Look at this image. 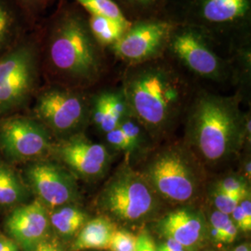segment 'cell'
Instances as JSON below:
<instances>
[{"label": "cell", "mask_w": 251, "mask_h": 251, "mask_svg": "<svg viewBox=\"0 0 251 251\" xmlns=\"http://www.w3.org/2000/svg\"><path fill=\"white\" fill-rule=\"evenodd\" d=\"M50 67L76 84H90L101 71L100 45L88 22L78 12L65 10L55 19L46 41Z\"/></svg>", "instance_id": "obj_1"}, {"label": "cell", "mask_w": 251, "mask_h": 251, "mask_svg": "<svg viewBox=\"0 0 251 251\" xmlns=\"http://www.w3.org/2000/svg\"><path fill=\"white\" fill-rule=\"evenodd\" d=\"M182 87L170 69L156 63L136 64L127 74L123 95L131 115L150 131L166 128L178 113Z\"/></svg>", "instance_id": "obj_2"}, {"label": "cell", "mask_w": 251, "mask_h": 251, "mask_svg": "<svg viewBox=\"0 0 251 251\" xmlns=\"http://www.w3.org/2000/svg\"><path fill=\"white\" fill-rule=\"evenodd\" d=\"M244 124L237 102L203 93L192 108L188 135L192 145L209 163L225 161L242 143Z\"/></svg>", "instance_id": "obj_3"}, {"label": "cell", "mask_w": 251, "mask_h": 251, "mask_svg": "<svg viewBox=\"0 0 251 251\" xmlns=\"http://www.w3.org/2000/svg\"><path fill=\"white\" fill-rule=\"evenodd\" d=\"M40 48L35 37L20 36L0 55V116L24 107L36 89Z\"/></svg>", "instance_id": "obj_4"}, {"label": "cell", "mask_w": 251, "mask_h": 251, "mask_svg": "<svg viewBox=\"0 0 251 251\" xmlns=\"http://www.w3.org/2000/svg\"><path fill=\"white\" fill-rule=\"evenodd\" d=\"M98 206L115 219L135 223L152 215L157 209V198L143 174L124 166L100 192Z\"/></svg>", "instance_id": "obj_5"}, {"label": "cell", "mask_w": 251, "mask_h": 251, "mask_svg": "<svg viewBox=\"0 0 251 251\" xmlns=\"http://www.w3.org/2000/svg\"><path fill=\"white\" fill-rule=\"evenodd\" d=\"M152 190L172 203H186L197 196L200 179L186 152L171 148L157 153L143 174Z\"/></svg>", "instance_id": "obj_6"}, {"label": "cell", "mask_w": 251, "mask_h": 251, "mask_svg": "<svg viewBox=\"0 0 251 251\" xmlns=\"http://www.w3.org/2000/svg\"><path fill=\"white\" fill-rule=\"evenodd\" d=\"M38 121L60 134L75 132L88 118V105L80 94L63 88H50L36 98Z\"/></svg>", "instance_id": "obj_7"}, {"label": "cell", "mask_w": 251, "mask_h": 251, "mask_svg": "<svg viewBox=\"0 0 251 251\" xmlns=\"http://www.w3.org/2000/svg\"><path fill=\"white\" fill-rule=\"evenodd\" d=\"M50 149V135L39 121L13 116L0 123V151L9 160H31L45 154Z\"/></svg>", "instance_id": "obj_8"}, {"label": "cell", "mask_w": 251, "mask_h": 251, "mask_svg": "<svg viewBox=\"0 0 251 251\" xmlns=\"http://www.w3.org/2000/svg\"><path fill=\"white\" fill-rule=\"evenodd\" d=\"M27 184L45 206H66L78 198L77 185L72 175L52 162L36 161L25 170Z\"/></svg>", "instance_id": "obj_9"}, {"label": "cell", "mask_w": 251, "mask_h": 251, "mask_svg": "<svg viewBox=\"0 0 251 251\" xmlns=\"http://www.w3.org/2000/svg\"><path fill=\"white\" fill-rule=\"evenodd\" d=\"M173 27L163 21H144L129 27L113 46L117 56L131 64L150 62L158 56L169 40Z\"/></svg>", "instance_id": "obj_10"}, {"label": "cell", "mask_w": 251, "mask_h": 251, "mask_svg": "<svg viewBox=\"0 0 251 251\" xmlns=\"http://www.w3.org/2000/svg\"><path fill=\"white\" fill-rule=\"evenodd\" d=\"M169 44L172 53L196 75L215 80L224 75L223 61L196 30L173 29Z\"/></svg>", "instance_id": "obj_11"}, {"label": "cell", "mask_w": 251, "mask_h": 251, "mask_svg": "<svg viewBox=\"0 0 251 251\" xmlns=\"http://www.w3.org/2000/svg\"><path fill=\"white\" fill-rule=\"evenodd\" d=\"M50 215L39 201L16 206L6 219L5 228L14 242L25 251H35L47 237Z\"/></svg>", "instance_id": "obj_12"}, {"label": "cell", "mask_w": 251, "mask_h": 251, "mask_svg": "<svg viewBox=\"0 0 251 251\" xmlns=\"http://www.w3.org/2000/svg\"><path fill=\"white\" fill-rule=\"evenodd\" d=\"M58 156L74 172L86 179L99 178L106 171L110 154L101 144L73 137L57 148Z\"/></svg>", "instance_id": "obj_13"}, {"label": "cell", "mask_w": 251, "mask_h": 251, "mask_svg": "<svg viewBox=\"0 0 251 251\" xmlns=\"http://www.w3.org/2000/svg\"><path fill=\"white\" fill-rule=\"evenodd\" d=\"M159 229L164 236L175 240L184 249L198 246L206 232L203 217L191 208H179L165 216L159 223Z\"/></svg>", "instance_id": "obj_14"}, {"label": "cell", "mask_w": 251, "mask_h": 251, "mask_svg": "<svg viewBox=\"0 0 251 251\" xmlns=\"http://www.w3.org/2000/svg\"><path fill=\"white\" fill-rule=\"evenodd\" d=\"M250 9V0H202L199 10L207 23L222 25L242 20Z\"/></svg>", "instance_id": "obj_15"}, {"label": "cell", "mask_w": 251, "mask_h": 251, "mask_svg": "<svg viewBox=\"0 0 251 251\" xmlns=\"http://www.w3.org/2000/svg\"><path fill=\"white\" fill-rule=\"evenodd\" d=\"M115 231L113 223L107 218L99 217L93 219L81 228L75 241L73 244L72 251L108 250L111 237Z\"/></svg>", "instance_id": "obj_16"}, {"label": "cell", "mask_w": 251, "mask_h": 251, "mask_svg": "<svg viewBox=\"0 0 251 251\" xmlns=\"http://www.w3.org/2000/svg\"><path fill=\"white\" fill-rule=\"evenodd\" d=\"M27 186L7 163L0 160V206L18 205L28 198Z\"/></svg>", "instance_id": "obj_17"}, {"label": "cell", "mask_w": 251, "mask_h": 251, "mask_svg": "<svg viewBox=\"0 0 251 251\" xmlns=\"http://www.w3.org/2000/svg\"><path fill=\"white\" fill-rule=\"evenodd\" d=\"M87 214L75 206L57 207L50 215V224L58 233L71 236L77 233L86 224Z\"/></svg>", "instance_id": "obj_18"}, {"label": "cell", "mask_w": 251, "mask_h": 251, "mask_svg": "<svg viewBox=\"0 0 251 251\" xmlns=\"http://www.w3.org/2000/svg\"><path fill=\"white\" fill-rule=\"evenodd\" d=\"M88 24L92 36L100 46L115 45L128 30L113 20L94 15L90 16Z\"/></svg>", "instance_id": "obj_19"}, {"label": "cell", "mask_w": 251, "mask_h": 251, "mask_svg": "<svg viewBox=\"0 0 251 251\" xmlns=\"http://www.w3.org/2000/svg\"><path fill=\"white\" fill-rule=\"evenodd\" d=\"M18 18L9 0H0V55L18 38Z\"/></svg>", "instance_id": "obj_20"}, {"label": "cell", "mask_w": 251, "mask_h": 251, "mask_svg": "<svg viewBox=\"0 0 251 251\" xmlns=\"http://www.w3.org/2000/svg\"><path fill=\"white\" fill-rule=\"evenodd\" d=\"M79 5L87 9L91 15L110 19L121 25L129 29L130 23L126 20L121 9L113 0H75Z\"/></svg>", "instance_id": "obj_21"}, {"label": "cell", "mask_w": 251, "mask_h": 251, "mask_svg": "<svg viewBox=\"0 0 251 251\" xmlns=\"http://www.w3.org/2000/svg\"><path fill=\"white\" fill-rule=\"evenodd\" d=\"M212 234L218 242L232 243L236 238L238 230L230 215L218 210L210 216Z\"/></svg>", "instance_id": "obj_22"}, {"label": "cell", "mask_w": 251, "mask_h": 251, "mask_svg": "<svg viewBox=\"0 0 251 251\" xmlns=\"http://www.w3.org/2000/svg\"><path fill=\"white\" fill-rule=\"evenodd\" d=\"M138 236L126 230H116L109 244L111 251H137Z\"/></svg>", "instance_id": "obj_23"}, {"label": "cell", "mask_w": 251, "mask_h": 251, "mask_svg": "<svg viewBox=\"0 0 251 251\" xmlns=\"http://www.w3.org/2000/svg\"><path fill=\"white\" fill-rule=\"evenodd\" d=\"M237 230L245 233L251 230V198H246L234 208L230 215Z\"/></svg>", "instance_id": "obj_24"}, {"label": "cell", "mask_w": 251, "mask_h": 251, "mask_svg": "<svg viewBox=\"0 0 251 251\" xmlns=\"http://www.w3.org/2000/svg\"><path fill=\"white\" fill-rule=\"evenodd\" d=\"M248 198V195L243 194H225L216 191L213 196V203L218 211L231 215L234 208L239 205L244 198Z\"/></svg>", "instance_id": "obj_25"}, {"label": "cell", "mask_w": 251, "mask_h": 251, "mask_svg": "<svg viewBox=\"0 0 251 251\" xmlns=\"http://www.w3.org/2000/svg\"><path fill=\"white\" fill-rule=\"evenodd\" d=\"M138 122L127 115L120 121L118 125L126 137L130 145L131 151H134L135 149H137L142 144L143 133Z\"/></svg>", "instance_id": "obj_26"}, {"label": "cell", "mask_w": 251, "mask_h": 251, "mask_svg": "<svg viewBox=\"0 0 251 251\" xmlns=\"http://www.w3.org/2000/svg\"><path fill=\"white\" fill-rule=\"evenodd\" d=\"M216 191L225 193V194L249 195L247 182L240 177H235V176L227 177L223 180H221L216 187Z\"/></svg>", "instance_id": "obj_27"}, {"label": "cell", "mask_w": 251, "mask_h": 251, "mask_svg": "<svg viewBox=\"0 0 251 251\" xmlns=\"http://www.w3.org/2000/svg\"><path fill=\"white\" fill-rule=\"evenodd\" d=\"M106 138H107L108 143L117 150L131 152V148L127 139L118 126L115 129L106 133Z\"/></svg>", "instance_id": "obj_28"}, {"label": "cell", "mask_w": 251, "mask_h": 251, "mask_svg": "<svg viewBox=\"0 0 251 251\" xmlns=\"http://www.w3.org/2000/svg\"><path fill=\"white\" fill-rule=\"evenodd\" d=\"M19 9H22L29 16H33L43 9L50 0H9Z\"/></svg>", "instance_id": "obj_29"}, {"label": "cell", "mask_w": 251, "mask_h": 251, "mask_svg": "<svg viewBox=\"0 0 251 251\" xmlns=\"http://www.w3.org/2000/svg\"><path fill=\"white\" fill-rule=\"evenodd\" d=\"M137 251H158L155 243L152 237L146 233L138 235Z\"/></svg>", "instance_id": "obj_30"}, {"label": "cell", "mask_w": 251, "mask_h": 251, "mask_svg": "<svg viewBox=\"0 0 251 251\" xmlns=\"http://www.w3.org/2000/svg\"><path fill=\"white\" fill-rule=\"evenodd\" d=\"M35 251H63L61 243L54 237H46L38 244Z\"/></svg>", "instance_id": "obj_31"}, {"label": "cell", "mask_w": 251, "mask_h": 251, "mask_svg": "<svg viewBox=\"0 0 251 251\" xmlns=\"http://www.w3.org/2000/svg\"><path fill=\"white\" fill-rule=\"evenodd\" d=\"M158 251H186L185 249L179 245V243L175 240L168 239L165 243H163L159 248H157Z\"/></svg>", "instance_id": "obj_32"}, {"label": "cell", "mask_w": 251, "mask_h": 251, "mask_svg": "<svg viewBox=\"0 0 251 251\" xmlns=\"http://www.w3.org/2000/svg\"><path fill=\"white\" fill-rule=\"evenodd\" d=\"M4 251H19L18 246L15 244L13 240H10L8 247L5 249Z\"/></svg>", "instance_id": "obj_33"}, {"label": "cell", "mask_w": 251, "mask_h": 251, "mask_svg": "<svg viewBox=\"0 0 251 251\" xmlns=\"http://www.w3.org/2000/svg\"><path fill=\"white\" fill-rule=\"evenodd\" d=\"M233 251H251V249L248 245L244 244V245H240L239 247H237Z\"/></svg>", "instance_id": "obj_34"}, {"label": "cell", "mask_w": 251, "mask_h": 251, "mask_svg": "<svg viewBox=\"0 0 251 251\" xmlns=\"http://www.w3.org/2000/svg\"><path fill=\"white\" fill-rule=\"evenodd\" d=\"M133 1H137V2H142V3H144V2H148V1H151V0H133Z\"/></svg>", "instance_id": "obj_35"}]
</instances>
